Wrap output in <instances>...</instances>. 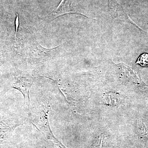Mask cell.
<instances>
[{"mask_svg":"<svg viewBox=\"0 0 148 148\" xmlns=\"http://www.w3.org/2000/svg\"><path fill=\"white\" fill-rule=\"evenodd\" d=\"M136 64H139L142 67H148V54L143 53L138 58L136 63Z\"/></svg>","mask_w":148,"mask_h":148,"instance_id":"5","label":"cell"},{"mask_svg":"<svg viewBox=\"0 0 148 148\" xmlns=\"http://www.w3.org/2000/svg\"><path fill=\"white\" fill-rule=\"evenodd\" d=\"M19 123L14 116L0 110V145L8 140Z\"/></svg>","mask_w":148,"mask_h":148,"instance_id":"3","label":"cell"},{"mask_svg":"<svg viewBox=\"0 0 148 148\" xmlns=\"http://www.w3.org/2000/svg\"><path fill=\"white\" fill-rule=\"evenodd\" d=\"M16 17L15 18V34L14 36V39H15V42L16 44V46L17 48L18 47V43L16 41V34H17V31H18V27L19 26V23H20V20H19V17H18V12H16Z\"/></svg>","mask_w":148,"mask_h":148,"instance_id":"6","label":"cell"},{"mask_svg":"<svg viewBox=\"0 0 148 148\" xmlns=\"http://www.w3.org/2000/svg\"><path fill=\"white\" fill-rule=\"evenodd\" d=\"M14 75L12 88L22 93L30 111L31 109L30 92L34 81L33 76L29 72L18 69H16Z\"/></svg>","mask_w":148,"mask_h":148,"instance_id":"2","label":"cell"},{"mask_svg":"<svg viewBox=\"0 0 148 148\" xmlns=\"http://www.w3.org/2000/svg\"><path fill=\"white\" fill-rule=\"evenodd\" d=\"M69 14H79L76 12L71 10L70 7L66 3V0H62L55 9L51 11L50 13L48 14L46 16L42 18L40 17V18L44 21L50 22L53 21L59 16Z\"/></svg>","mask_w":148,"mask_h":148,"instance_id":"4","label":"cell"},{"mask_svg":"<svg viewBox=\"0 0 148 148\" xmlns=\"http://www.w3.org/2000/svg\"><path fill=\"white\" fill-rule=\"evenodd\" d=\"M60 46L47 48L33 40L29 48V62L32 64H38L53 59L56 56Z\"/></svg>","mask_w":148,"mask_h":148,"instance_id":"1","label":"cell"}]
</instances>
